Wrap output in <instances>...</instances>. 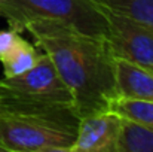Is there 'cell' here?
<instances>
[{
  "label": "cell",
  "instance_id": "6da1fadb",
  "mask_svg": "<svg viewBox=\"0 0 153 152\" xmlns=\"http://www.w3.org/2000/svg\"><path fill=\"white\" fill-rule=\"evenodd\" d=\"M37 48L55 64L74 97L79 118L108 110L117 97L113 55L104 37L82 33L59 21L39 19L25 27Z\"/></svg>",
  "mask_w": 153,
  "mask_h": 152
},
{
  "label": "cell",
  "instance_id": "7a4b0ae2",
  "mask_svg": "<svg viewBox=\"0 0 153 152\" xmlns=\"http://www.w3.org/2000/svg\"><path fill=\"white\" fill-rule=\"evenodd\" d=\"M76 112L0 115L4 152H70L77 131Z\"/></svg>",
  "mask_w": 153,
  "mask_h": 152
},
{
  "label": "cell",
  "instance_id": "3957f363",
  "mask_svg": "<svg viewBox=\"0 0 153 152\" xmlns=\"http://www.w3.org/2000/svg\"><path fill=\"white\" fill-rule=\"evenodd\" d=\"M0 16L16 33L39 19L59 21L97 37H104L108 30L104 9L92 0H0Z\"/></svg>",
  "mask_w": 153,
  "mask_h": 152
},
{
  "label": "cell",
  "instance_id": "277c9868",
  "mask_svg": "<svg viewBox=\"0 0 153 152\" xmlns=\"http://www.w3.org/2000/svg\"><path fill=\"white\" fill-rule=\"evenodd\" d=\"M4 79L16 93L31 100L56 109H74V97L70 88L45 52L27 72Z\"/></svg>",
  "mask_w": 153,
  "mask_h": 152
},
{
  "label": "cell",
  "instance_id": "5b68a950",
  "mask_svg": "<svg viewBox=\"0 0 153 152\" xmlns=\"http://www.w3.org/2000/svg\"><path fill=\"white\" fill-rule=\"evenodd\" d=\"M104 12L108 21V30L104 39L113 58H123L153 70L152 28L105 9Z\"/></svg>",
  "mask_w": 153,
  "mask_h": 152
},
{
  "label": "cell",
  "instance_id": "8992f818",
  "mask_svg": "<svg viewBox=\"0 0 153 152\" xmlns=\"http://www.w3.org/2000/svg\"><path fill=\"white\" fill-rule=\"evenodd\" d=\"M122 118L102 110L79 118L76 139L70 152H114Z\"/></svg>",
  "mask_w": 153,
  "mask_h": 152
},
{
  "label": "cell",
  "instance_id": "52a82bcc",
  "mask_svg": "<svg viewBox=\"0 0 153 152\" xmlns=\"http://www.w3.org/2000/svg\"><path fill=\"white\" fill-rule=\"evenodd\" d=\"M117 97L153 101V70L123 58H113Z\"/></svg>",
  "mask_w": 153,
  "mask_h": 152
},
{
  "label": "cell",
  "instance_id": "ba28073f",
  "mask_svg": "<svg viewBox=\"0 0 153 152\" xmlns=\"http://www.w3.org/2000/svg\"><path fill=\"white\" fill-rule=\"evenodd\" d=\"M74 109H56L16 93L6 79H0V115L9 113H64Z\"/></svg>",
  "mask_w": 153,
  "mask_h": 152
},
{
  "label": "cell",
  "instance_id": "9c48e42d",
  "mask_svg": "<svg viewBox=\"0 0 153 152\" xmlns=\"http://www.w3.org/2000/svg\"><path fill=\"white\" fill-rule=\"evenodd\" d=\"M114 152H153V128L122 118Z\"/></svg>",
  "mask_w": 153,
  "mask_h": 152
},
{
  "label": "cell",
  "instance_id": "30bf717a",
  "mask_svg": "<svg viewBox=\"0 0 153 152\" xmlns=\"http://www.w3.org/2000/svg\"><path fill=\"white\" fill-rule=\"evenodd\" d=\"M40 54H42V51L37 49L30 42H27L22 36H19L15 46L3 58H0L4 78H13V76H18V75L27 72L30 67L34 66V63L39 60Z\"/></svg>",
  "mask_w": 153,
  "mask_h": 152
},
{
  "label": "cell",
  "instance_id": "8fae6325",
  "mask_svg": "<svg viewBox=\"0 0 153 152\" xmlns=\"http://www.w3.org/2000/svg\"><path fill=\"white\" fill-rule=\"evenodd\" d=\"M100 7L153 30V0H92Z\"/></svg>",
  "mask_w": 153,
  "mask_h": 152
},
{
  "label": "cell",
  "instance_id": "7c38bea8",
  "mask_svg": "<svg viewBox=\"0 0 153 152\" xmlns=\"http://www.w3.org/2000/svg\"><path fill=\"white\" fill-rule=\"evenodd\" d=\"M108 110L116 112L122 118L131 119L134 122L153 128V101L116 97L110 103Z\"/></svg>",
  "mask_w": 153,
  "mask_h": 152
},
{
  "label": "cell",
  "instance_id": "4fadbf2b",
  "mask_svg": "<svg viewBox=\"0 0 153 152\" xmlns=\"http://www.w3.org/2000/svg\"><path fill=\"white\" fill-rule=\"evenodd\" d=\"M19 33L13 31L12 28L9 30H1L0 31V58H3L9 51L12 49L16 43V40L19 39Z\"/></svg>",
  "mask_w": 153,
  "mask_h": 152
}]
</instances>
